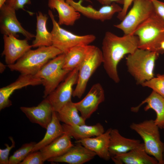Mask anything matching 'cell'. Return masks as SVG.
Segmentation results:
<instances>
[{"label":"cell","mask_w":164,"mask_h":164,"mask_svg":"<svg viewBox=\"0 0 164 164\" xmlns=\"http://www.w3.org/2000/svg\"><path fill=\"white\" fill-rule=\"evenodd\" d=\"M48 18L40 12L36 15V34L32 43V47L52 46L51 33L47 29L46 23Z\"/></svg>","instance_id":"cell-27"},{"label":"cell","mask_w":164,"mask_h":164,"mask_svg":"<svg viewBox=\"0 0 164 164\" xmlns=\"http://www.w3.org/2000/svg\"><path fill=\"white\" fill-rule=\"evenodd\" d=\"M111 128L97 136L76 140L79 143L94 152L100 158L106 161L111 159L109 152L110 133Z\"/></svg>","instance_id":"cell-18"},{"label":"cell","mask_w":164,"mask_h":164,"mask_svg":"<svg viewBox=\"0 0 164 164\" xmlns=\"http://www.w3.org/2000/svg\"><path fill=\"white\" fill-rule=\"evenodd\" d=\"M36 143L35 142H31L23 144L9 157V164H19L31 152Z\"/></svg>","instance_id":"cell-29"},{"label":"cell","mask_w":164,"mask_h":164,"mask_svg":"<svg viewBox=\"0 0 164 164\" xmlns=\"http://www.w3.org/2000/svg\"><path fill=\"white\" fill-rule=\"evenodd\" d=\"M134 0H124L122 10L118 13L117 17L120 20L122 21L127 13L128 8Z\"/></svg>","instance_id":"cell-34"},{"label":"cell","mask_w":164,"mask_h":164,"mask_svg":"<svg viewBox=\"0 0 164 164\" xmlns=\"http://www.w3.org/2000/svg\"><path fill=\"white\" fill-rule=\"evenodd\" d=\"M130 127L143 140L146 152L155 158L159 164H164V143L161 140L159 128L154 120H146L139 123L133 122Z\"/></svg>","instance_id":"cell-5"},{"label":"cell","mask_w":164,"mask_h":164,"mask_svg":"<svg viewBox=\"0 0 164 164\" xmlns=\"http://www.w3.org/2000/svg\"><path fill=\"white\" fill-rule=\"evenodd\" d=\"M62 53L52 46L39 47L30 49L15 63L7 66L11 70L22 74L34 75L50 60Z\"/></svg>","instance_id":"cell-3"},{"label":"cell","mask_w":164,"mask_h":164,"mask_svg":"<svg viewBox=\"0 0 164 164\" xmlns=\"http://www.w3.org/2000/svg\"><path fill=\"white\" fill-rule=\"evenodd\" d=\"M62 126L64 133L73 137L76 140L96 137L105 132L103 126L99 123L92 125L85 124L70 125L63 123Z\"/></svg>","instance_id":"cell-23"},{"label":"cell","mask_w":164,"mask_h":164,"mask_svg":"<svg viewBox=\"0 0 164 164\" xmlns=\"http://www.w3.org/2000/svg\"><path fill=\"white\" fill-rule=\"evenodd\" d=\"M160 47L161 49L164 52V41H163L160 45Z\"/></svg>","instance_id":"cell-37"},{"label":"cell","mask_w":164,"mask_h":164,"mask_svg":"<svg viewBox=\"0 0 164 164\" xmlns=\"http://www.w3.org/2000/svg\"><path fill=\"white\" fill-rule=\"evenodd\" d=\"M159 54L156 52L138 48L126 57L128 70L138 84L142 85L154 77L155 62Z\"/></svg>","instance_id":"cell-4"},{"label":"cell","mask_w":164,"mask_h":164,"mask_svg":"<svg viewBox=\"0 0 164 164\" xmlns=\"http://www.w3.org/2000/svg\"><path fill=\"white\" fill-rule=\"evenodd\" d=\"M101 4L104 5H110L113 2L123 4L124 0H96Z\"/></svg>","instance_id":"cell-35"},{"label":"cell","mask_w":164,"mask_h":164,"mask_svg":"<svg viewBox=\"0 0 164 164\" xmlns=\"http://www.w3.org/2000/svg\"><path fill=\"white\" fill-rule=\"evenodd\" d=\"M101 50L95 46L88 54L79 67L76 86L72 96L80 98L84 93L88 80L102 63Z\"/></svg>","instance_id":"cell-9"},{"label":"cell","mask_w":164,"mask_h":164,"mask_svg":"<svg viewBox=\"0 0 164 164\" xmlns=\"http://www.w3.org/2000/svg\"><path fill=\"white\" fill-rule=\"evenodd\" d=\"M0 29L3 35H12L16 37L21 33L30 40L35 35L25 29L18 20L15 9L5 3L0 7Z\"/></svg>","instance_id":"cell-11"},{"label":"cell","mask_w":164,"mask_h":164,"mask_svg":"<svg viewBox=\"0 0 164 164\" xmlns=\"http://www.w3.org/2000/svg\"><path fill=\"white\" fill-rule=\"evenodd\" d=\"M144 146L143 143L140 140L125 138L121 135L118 129L111 128L109 148L111 157Z\"/></svg>","instance_id":"cell-19"},{"label":"cell","mask_w":164,"mask_h":164,"mask_svg":"<svg viewBox=\"0 0 164 164\" xmlns=\"http://www.w3.org/2000/svg\"><path fill=\"white\" fill-rule=\"evenodd\" d=\"M79 67L71 71L64 80L46 97L51 104L53 111L58 112L65 104L71 101L73 87L77 81Z\"/></svg>","instance_id":"cell-10"},{"label":"cell","mask_w":164,"mask_h":164,"mask_svg":"<svg viewBox=\"0 0 164 164\" xmlns=\"http://www.w3.org/2000/svg\"><path fill=\"white\" fill-rule=\"evenodd\" d=\"M114 157L119 160L121 164H159L155 158L146 152L144 146L133 149Z\"/></svg>","instance_id":"cell-24"},{"label":"cell","mask_w":164,"mask_h":164,"mask_svg":"<svg viewBox=\"0 0 164 164\" xmlns=\"http://www.w3.org/2000/svg\"><path fill=\"white\" fill-rule=\"evenodd\" d=\"M4 46L2 55L8 65L13 64L32 47L26 39H19L12 35H3Z\"/></svg>","instance_id":"cell-14"},{"label":"cell","mask_w":164,"mask_h":164,"mask_svg":"<svg viewBox=\"0 0 164 164\" xmlns=\"http://www.w3.org/2000/svg\"><path fill=\"white\" fill-rule=\"evenodd\" d=\"M48 14L52 22L53 28L51 32L52 46L66 53L70 49L77 46L89 45L96 39L95 35H76L61 28L55 19L52 11L49 10Z\"/></svg>","instance_id":"cell-6"},{"label":"cell","mask_w":164,"mask_h":164,"mask_svg":"<svg viewBox=\"0 0 164 164\" xmlns=\"http://www.w3.org/2000/svg\"><path fill=\"white\" fill-rule=\"evenodd\" d=\"M44 163L40 151L30 153L19 164H43Z\"/></svg>","instance_id":"cell-31"},{"label":"cell","mask_w":164,"mask_h":164,"mask_svg":"<svg viewBox=\"0 0 164 164\" xmlns=\"http://www.w3.org/2000/svg\"><path fill=\"white\" fill-rule=\"evenodd\" d=\"M48 5L57 11L60 25L73 26L80 17L81 14L65 0H48Z\"/></svg>","instance_id":"cell-20"},{"label":"cell","mask_w":164,"mask_h":164,"mask_svg":"<svg viewBox=\"0 0 164 164\" xmlns=\"http://www.w3.org/2000/svg\"><path fill=\"white\" fill-rule=\"evenodd\" d=\"M0 73H2L5 70L6 66L1 62L0 63Z\"/></svg>","instance_id":"cell-36"},{"label":"cell","mask_w":164,"mask_h":164,"mask_svg":"<svg viewBox=\"0 0 164 164\" xmlns=\"http://www.w3.org/2000/svg\"><path fill=\"white\" fill-rule=\"evenodd\" d=\"M94 46L89 45L76 46L70 49L65 53L63 68L71 71L79 66Z\"/></svg>","instance_id":"cell-25"},{"label":"cell","mask_w":164,"mask_h":164,"mask_svg":"<svg viewBox=\"0 0 164 164\" xmlns=\"http://www.w3.org/2000/svg\"><path fill=\"white\" fill-rule=\"evenodd\" d=\"M163 129L164 130V127L163 128ZM163 161H164V152H163Z\"/></svg>","instance_id":"cell-39"},{"label":"cell","mask_w":164,"mask_h":164,"mask_svg":"<svg viewBox=\"0 0 164 164\" xmlns=\"http://www.w3.org/2000/svg\"><path fill=\"white\" fill-rule=\"evenodd\" d=\"M73 145L71 141V137L64 133L39 151L44 162L50 159L63 155Z\"/></svg>","instance_id":"cell-22"},{"label":"cell","mask_w":164,"mask_h":164,"mask_svg":"<svg viewBox=\"0 0 164 164\" xmlns=\"http://www.w3.org/2000/svg\"><path fill=\"white\" fill-rule=\"evenodd\" d=\"M132 7L115 27L123 31L124 35H133L137 27L154 12L152 2L149 0H134Z\"/></svg>","instance_id":"cell-8"},{"label":"cell","mask_w":164,"mask_h":164,"mask_svg":"<svg viewBox=\"0 0 164 164\" xmlns=\"http://www.w3.org/2000/svg\"><path fill=\"white\" fill-rule=\"evenodd\" d=\"M133 35L138 38V48L164 53L160 47L164 41V22L155 12L137 27Z\"/></svg>","instance_id":"cell-2"},{"label":"cell","mask_w":164,"mask_h":164,"mask_svg":"<svg viewBox=\"0 0 164 164\" xmlns=\"http://www.w3.org/2000/svg\"><path fill=\"white\" fill-rule=\"evenodd\" d=\"M65 53L48 61L34 75L41 79L44 87V98L52 92L70 72L63 68Z\"/></svg>","instance_id":"cell-7"},{"label":"cell","mask_w":164,"mask_h":164,"mask_svg":"<svg viewBox=\"0 0 164 164\" xmlns=\"http://www.w3.org/2000/svg\"><path fill=\"white\" fill-rule=\"evenodd\" d=\"M151 2H152L153 0H149Z\"/></svg>","instance_id":"cell-40"},{"label":"cell","mask_w":164,"mask_h":164,"mask_svg":"<svg viewBox=\"0 0 164 164\" xmlns=\"http://www.w3.org/2000/svg\"><path fill=\"white\" fill-rule=\"evenodd\" d=\"M20 108L31 122L38 124L46 129L51 121L54 111L46 98L36 106L21 107Z\"/></svg>","instance_id":"cell-15"},{"label":"cell","mask_w":164,"mask_h":164,"mask_svg":"<svg viewBox=\"0 0 164 164\" xmlns=\"http://www.w3.org/2000/svg\"><path fill=\"white\" fill-rule=\"evenodd\" d=\"M142 85L152 89L164 98V74H158L156 77L145 81Z\"/></svg>","instance_id":"cell-30"},{"label":"cell","mask_w":164,"mask_h":164,"mask_svg":"<svg viewBox=\"0 0 164 164\" xmlns=\"http://www.w3.org/2000/svg\"><path fill=\"white\" fill-rule=\"evenodd\" d=\"M9 139L11 141L12 144L10 146L7 144L5 143V145L6 147L4 149H0V164H9V153L11 150L15 147V142L13 138L10 136Z\"/></svg>","instance_id":"cell-32"},{"label":"cell","mask_w":164,"mask_h":164,"mask_svg":"<svg viewBox=\"0 0 164 164\" xmlns=\"http://www.w3.org/2000/svg\"><path fill=\"white\" fill-rule=\"evenodd\" d=\"M146 103L144 108L145 111L149 109L153 110L156 113V118L154 120L155 123L159 128L164 127V98L153 91L138 106L131 108L132 111L137 112L140 107Z\"/></svg>","instance_id":"cell-21"},{"label":"cell","mask_w":164,"mask_h":164,"mask_svg":"<svg viewBox=\"0 0 164 164\" xmlns=\"http://www.w3.org/2000/svg\"><path fill=\"white\" fill-rule=\"evenodd\" d=\"M60 121L56 112L54 111L51 121L46 129L44 137L42 140L36 143L31 152L39 150L64 133L62 125L60 124Z\"/></svg>","instance_id":"cell-26"},{"label":"cell","mask_w":164,"mask_h":164,"mask_svg":"<svg viewBox=\"0 0 164 164\" xmlns=\"http://www.w3.org/2000/svg\"><path fill=\"white\" fill-rule=\"evenodd\" d=\"M76 144L71 147L63 155L50 159L47 161L69 164H83L90 161L97 155L94 152L81 144Z\"/></svg>","instance_id":"cell-17"},{"label":"cell","mask_w":164,"mask_h":164,"mask_svg":"<svg viewBox=\"0 0 164 164\" xmlns=\"http://www.w3.org/2000/svg\"><path fill=\"white\" fill-rule=\"evenodd\" d=\"M138 46V39L135 35L119 36L109 31L105 33L102 42V63L106 73L115 83L120 80L117 71L119 63L125 55L133 53Z\"/></svg>","instance_id":"cell-1"},{"label":"cell","mask_w":164,"mask_h":164,"mask_svg":"<svg viewBox=\"0 0 164 164\" xmlns=\"http://www.w3.org/2000/svg\"><path fill=\"white\" fill-rule=\"evenodd\" d=\"M78 110L72 100L65 104L58 112V118L60 121L70 125L85 124V121L79 114Z\"/></svg>","instance_id":"cell-28"},{"label":"cell","mask_w":164,"mask_h":164,"mask_svg":"<svg viewBox=\"0 0 164 164\" xmlns=\"http://www.w3.org/2000/svg\"><path fill=\"white\" fill-rule=\"evenodd\" d=\"M7 0H0V7L5 4Z\"/></svg>","instance_id":"cell-38"},{"label":"cell","mask_w":164,"mask_h":164,"mask_svg":"<svg viewBox=\"0 0 164 164\" xmlns=\"http://www.w3.org/2000/svg\"></svg>","instance_id":"cell-41"},{"label":"cell","mask_w":164,"mask_h":164,"mask_svg":"<svg viewBox=\"0 0 164 164\" xmlns=\"http://www.w3.org/2000/svg\"><path fill=\"white\" fill-rule=\"evenodd\" d=\"M105 100L104 90L99 83L94 84L86 96L81 101L74 103L81 116L86 121L98 109Z\"/></svg>","instance_id":"cell-13"},{"label":"cell","mask_w":164,"mask_h":164,"mask_svg":"<svg viewBox=\"0 0 164 164\" xmlns=\"http://www.w3.org/2000/svg\"><path fill=\"white\" fill-rule=\"evenodd\" d=\"M152 3L155 12L164 22V2L153 0Z\"/></svg>","instance_id":"cell-33"},{"label":"cell","mask_w":164,"mask_h":164,"mask_svg":"<svg viewBox=\"0 0 164 164\" xmlns=\"http://www.w3.org/2000/svg\"><path fill=\"white\" fill-rule=\"evenodd\" d=\"M41 84H42L41 79L34 75L21 74L15 81L0 88V111L12 105V102L9 100V97L16 90L28 86H36Z\"/></svg>","instance_id":"cell-16"},{"label":"cell","mask_w":164,"mask_h":164,"mask_svg":"<svg viewBox=\"0 0 164 164\" xmlns=\"http://www.w3.org/2000/svg\"><path fill=\"white\" fill-rule=\"evenodd\" d=\"M66 1L73 7L77 11L84 16L102 22L111 19L115 13H118L122 9V8L115 2L103 5L99 10H96L91 5L83 6L82 5V0H79L78 2L73 0H66Z\"/></svg>","instance_id":"cell-12"}]
</instances>
